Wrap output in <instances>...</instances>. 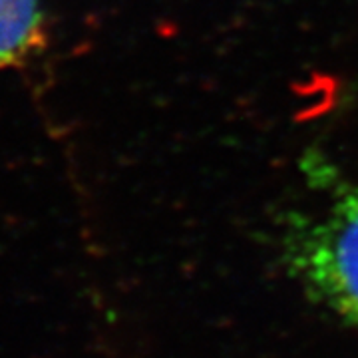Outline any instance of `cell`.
I'll list each match as a JSON object with an SVG mask.
<instances>
[{
  "label": "cell",
  "mask_w": 358,
  "mask_h": 358,
  "mask_svg": "<svg viewBox=\"0 0 358 358\" xmlns=\"http://www.w3.org/2000/svg\"><path fill=\"white\" fill-rule=\"evenodd\" d=\"M308 176L322 201L289 219L282 255L315 301L358 327V185L322 159Z\"/></svg>",
  "instance_id": "cell-1"
},
{
  "label": "cell",
  "mask_w": 358,
  "mask_h": 358,
  "mask_svg": "<svg viewBox=\"0 0 358 358\" xmlns=\"http://www.w3.org/2000/svg\"><path fill=\"white\" fill-rule=\"evenodd\" d=\"M44 42L42 0H0V70L26 64Z\"/></svg>",
  "instance_id": "cell-2"
}]
</instances>
